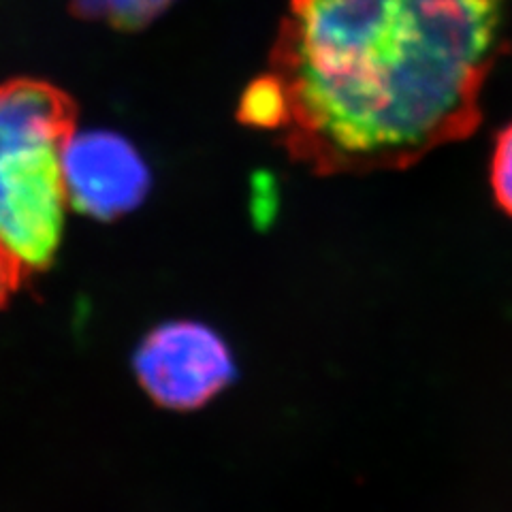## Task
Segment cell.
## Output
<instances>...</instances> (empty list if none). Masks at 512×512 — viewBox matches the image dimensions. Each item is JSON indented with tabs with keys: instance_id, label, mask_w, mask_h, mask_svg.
I'll return each instance as SVG.
<instances>
[{
	"instance_id": "cell-1",
	"label": "cell",
	"mask_w": 512,
	"mask_h": 512,
	"mask_svg": "<svg viewBox=\"0 0 512 512\" xmlns=\"http://www.w3.org/2000/svg\"><path fill=\"white\" fill-rule=\"evenodd\" d=\"M504 47L506 0H288L280 143L320 175L412 167L476 131Z\"/></svg>"
},
{
	"instance_id": "cell-7",
	"label": "cell",
	"mask_w": 512,
	"mask_h": 512,
	"mask_svg": "<svg viewBox=\"0 0 512 512\" xmlns=\"http://www.w3.org/2000/svg\"><path fill=\"white\" fill-rule=\"evenodd\" d=\"M489 184L495 205L512 218V122L495 137L489 163Z\"/></svg>"
},
{
	"instance_id": "cell-6",
	"label": "cell",
	"mask_w": 512,
	"mask_h": 512,
	"mask_svg": "<svg viewBox=\"0 0 512 512\" xmlns=\"http://www.w3.org/2000/svg\"><path fill=\"white\" fill-rule=\"evenodd\" d=\"M173 0H77L86 15H103L120 28H139L163 13Z\"/></svg>"
},
{
	"instance_id": "cell-4",
	"label": "cell",
	"mask_w": 512,
	"mask_h": 512,
	"mask_svg": "<svg viewBox=\"0 0 512 512\" xmlns=\"http://www.w3.org/2000/svg\"><path fill=\"white\" fill-rule=\"evenodd\" d=\"M69 205L96 220H114L143 203L152 175L131 141L92 131L73 135L64 150Z\"/></svg>"
},
{
	"instance_id": "cell-2",
	"label": "cell",
	"mask_w": 512,
	"mask_h": 512,
	"mask_svg": "<svg viewBox=\"0 0 512 512\" xmlns=\"http://www.w3.org/2000/svg\"><path fill=\"white\" fill-rule=\"evenodd\" d=\"M77 105L50 82L20 77L0 84V239L30 274L52 265L69 197L64 150Z\"/></svg>"
},
{
	"instance_id": "cell-5",
	"label": "cell",
	"mask_w": 512,
	"mask_h": 512,
	"mask_svg": "<svg viewBox=\"0 0 512 512\" xmlns=\"http://www.w3.org/2000/svg\"><path fill=\"white\" fill-rule=\"evenodd\" d=\"M237 116L239 122L246 126L280 133L286 120V101L274 75L265 71L244 90L242 99H239Z\"/></svg>"
},
{
	"instance_id": "cell-8",
	"label": "cell",
	"mask_w": 512,
	"mask_h": 512,
	"mask_svg": "<svg viewBox=\"0 0 512 512\" xmlns=\"http://www.w3.org/2000/svg\"><path fill=\"white\" fill-rule=\"evenodd\" d=\"M30 271L24 263L13 254V250L0 239V310H3L9 299L20 291Z\"/></svg>"
},
{
	"instance_id": "cell-3",
	"label": "cell",
	"mask_w": 512,
	"mask_h": 512,
	"mask_svg": "<svg viewBox=\"0 0 512 512\" xmlns=\"http://www.w3.org/2000/svg\"><path fill=\"white\" fill-rule=\"evenodd\" d=\"M133 367L152 402L175 412L203 408L237 378L229 344L197 320L154 327L137 346Z\"/></svg>"
}]
</instances>
